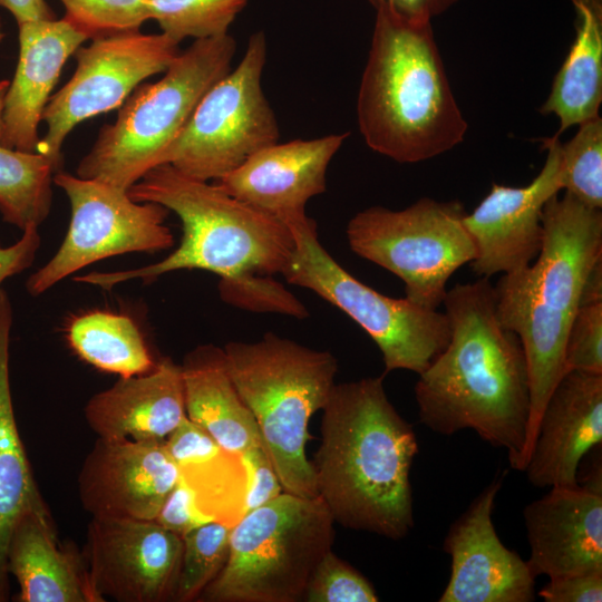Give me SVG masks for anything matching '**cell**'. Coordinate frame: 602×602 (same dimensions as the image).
Instances as JSON below:
<instances>
[{
    "instance_id": "5bb4252c",
    "label": "cell",
    "mask_w": 602,
    "mask_h": 602,
    "mask_svg": "<svg viewBox=\"0 0 602 602\" xmlns=\"http://www.w3.org/2000/svg\"><path fill=\"white\" fill-rule=\"evenodd\" d=\"M182 537L154 520L95 518L84 557L95 592L106 601H174Z\"/></svg>"
},
{
    "instance_id": "4dcf8cb0",
    "label": "cell",
    "mask_w": 602,
    "mask_h": 602,
    "mask_svg": "<svg viewBox=\"0 0 602 602\" xmlns=\"http://www.w3.org/2000/svg\"><path fill=\"white\" fill-rule=\"evenodd\" d=\"M230 532L227 525L208 522L182 537L183 550L174 601H197L219 575L227 559Z\"/></svg>"
},
{
    "instance_id": "9a60e30c",
    "label": "cell",
    "mask_w": 602,
    "mask_h": 602,
    "mask_svg": "<svg viewBox=\"0 0 602 602\" xmlns=\"http://www.w3.org/2000/svg\"><path fill=\"white\" fill-rule=\"evenodd\" d=\"M560 145L557 135L543 140L546 159L530 184L493 183L474 211L466 212L464 224L475 246L469 265L478 276L512 273L536 259L543 242V208L562 190Z\"/></svg>"
},
{
    "instance_id": "d6a6232c",
    "label": "cell",
    "mask_w": 602,
    "mask_h": 602,
    "mask_svg": "<svg viewBox=\"0 0 602 602\" xmlns=\"http://www.w3.org/2000/svg\"><path fill=\"white\" fill-rule=\"evenodd\" d=\"M66 19L87 39L139 30L149 20L148 0H59Z\"/></svg>"
},
{
    "instance_id": "cb8c5ba5",
    "label": "cell",
    "mask_w": 602,
    "mask_h": 602,
    "mask_svg": "<svg viewBox=\"0 0 602 602\" xmlns=\"http://www.w3.org/2000/svg\"><path fill=\"white\" fill-rule=\"evenodd\" d=\"M181 370L191 420L230 452L263 444L256 421L231 379L223 348L196 347L185 356Z\"/></svg>"
},
{
    "instance_id": "52a82bcc",
    "label": "cell",
    "mask_w": 602,
    "mask_h": 602,
    "mask_svg": "<svg viewBox=\"0 0 602 602\" xmlns=\"http://www.w3.org/2000/svg\"><path fill=\"white\" fill-rule=\"evenodd\" d=\"M235 51L230 33L194 40L159 80L134 89L116 120L100 128L76 175L128 191L159 165L203 96L232 69Z\"/></svg>"
},
{
    "instance_id": "ee69618b",
    "label": "cell",
    "mask_w": 602,
    "mask_h": 602,
    "mask_svg": "<svg viewBox=\"0 0 602 602\" xmlns=\"http://www.w3.org/2000/svg\"><path fill=\"white\" fill-rule=\"evenodd\" d=\"M8 87H9L8 80H0V135L2 130V110H3L4 97H6Z\"/></svg>"
},
{
    "instance_id": "ffe728a7",
    "label": "cell",
    "mask_w": 602,
    "mask_h": 602,
    "mask_svg": "<svg viewBox=\"0 0 602 602\" xmlns=\"http://www.w3.org/2000/svg\"><path fill=\"white\" fill-rule=\"evenodd\" d=\"M535 577L602 571V491L553 486L523 511Z\"/></svg>"
},
{
    "instance_id": "60d3db41",
    "label": "cell",
    "mask_w": 602,
    "mask_h": 602,
    "mask_svg": "<svg viewBox=\"0 0 602 602\" xmlns=\"http://www.w3.org/2000/svg\"><path fill=\"white\" fill-rule=\"evenodd\" d=\"M375 9L386 4L400 16L412 20H428L443 14L459 0H367Z\"/></svg>"
},
{
    "instance_id": "6da1fadb",
    "label": "cell",
    "mask_w": 602,
    "mask_h": 602,
    "mask_svg": "<svg viewBox=\"0 0 602 602\" xmlns=\"http://www.w3.org/2000/svg\"><path fill=\"white\" fill-rule=\"evenodd\" d=\"M443 305L450 339L415 385L419 420L444 436L474 430L522 472L531 410L522 343L498 321L487 278L456 284Z\"/></svg>"
},
{
    "instance_id": "f1b7e54d",
    "label": "cell",
    "mask_w": 602,
    "mask_h": 602,
    "mask_svg": "<svg viewBox=\"0 0 602 602\" xmlns=\"http://www.w3.org/2000/svg\"><path fill=\"white\" fill-rule=\"evenodd\" d=\"M48 157L0 144V213L2 220L20 229L39 226L49 215L54 175Z\"/></svg>"
},
{
    "instance_id": "7bdbcfd3",
    "label": "cell",
    "mask_w": 602,
    "mask_h": 602,
    "mask_svg": "<svg viewBox=\"0 0 602 602\" xmlns=\"http://www.w3.org/2000/svg\"><path fill=\"white\" fill-rule=\"evenodd\" d=\"M599 302H602V261L590 271L581 294V305Z\"/></svg>"
},
{
    "instance_id": "e575fe53",
    "label": "cell",
    "mask_w": 602,
    "mask_h": 602,
    "mask_svg": "<svg viewBox=\"0 0 602 602\" xmlns=\"http://www.w3.org/2000/svg\"><path fill=\"white\" fill-rule=\"evenodd\" d=\"M303 601L377 602L379 596L367 577L329 550L315 566Z\"/></svg>"
},
{
    "instance_id": "ba28073f",
    "label": "cell",
    "mask_w": 602,
    "mask_h": 602,
    "mask_svg": "<svg viewBox=\"0 0 602 602\" xmlns=\"http://www.w3.org/2000/svg\"><path fill=\"white\" fill-rule=\"evenodd\" d=\"M333 523L320 496L282 492L231 527L225 564L197 601H303L315 566L331 550Z\"/></svg>"
},
{
    "instance_id": "30bf717a",
    "label": "cell",
    "mask_w": 602,
    "mask_h": 602,
    "mask_svg": "<svg viewBox=\"0 0 602 602\" xmlns=\"http://www.w3.org/2000/svg\"><path fill=\"white\" fill-rule=\"evenodd\" d=\"M459 201L423 197L404 210L371 206L355 214L346 235L350 249L398 276L406 299L438 310L450 276L475 258Z\"/></svg>"
},
{
    "instance_id": "1f68e13d",
    "label": "cell",
    "mask_w": 602,
    "mask_h": 602,
    "mask_svg": "<svg viewBox=\"0 0 602 602\" xmlns=\"http://www.w3.org/2000/svg\"><path fill=\"white\" fill-rule=\"evenodd\" d=\"M562 190L584 205L602 208V118L579 125L575 135L560 145Z\"/></svg>"
},
{
    "instance_id": "7402d4cb",
    "label": "cell",
    "mask_w": 602,
    "mask_h": 602,
    "mask_svg": "<svg viewBox=\"0 0 602 602\" xmlns=\"http://www.w3.org/2000/svg\"><path fill=\"white\" fill-rule=\"evenodd\" d=\"M7 569L18 583V602H104L84 557L64 544L45 503L20 515L7 546Z\"/></svg>"
},
{
    "instance_id": "74e56055",
    "label": "cell",
    "mask_w": 602,
    "mask_h": 602,
    "mask_svg": "<svg viewBox=\"0 0 602 602\" xmlns=\"http://www.w3.org/2000/svg\"><path fill=\"white\" fill-rule=\"evenodd\" d=\"M154 521L181 537L192 530L212 522L198 509L193 492L181 476L165 498Z\"/></svg>"
},
{
    "instance_id": "836d02e7",
    "label": "cell",
    "mask_w": 602,
    "mask_h": 602,
    "mask_svg": "<svg viewBox=\"0 0 602 602\" xmlns=\"http://www.w3.org/2000/svg\"><path fill=\"white\" fill-rule=\"evenodd\" d=\"M220 297L242 310L280 313L298 319L309 315L305 305L270 274L246 273L221 279Z\"/></svg>"
},
{
    "instance_id": "f35d334b",
    "label": "cell",
    "mask_w": 602,
    "mask_h": 602,
    "mask_svg": "<svg viewBox=\"0 0 602 602\" xmlns=\"http://www.w3.org/2000/svg\"><path fill=\"white\" fill-rule=\"evenodd\" d=\"M548 580L537 593L545 602L602 601V571Z\"/></svg>"
},
{
    "instance_id": "277c9868",
    "label": "cell",
    "mask_w": 602,
    "mask_h": 602,
    "mask_svg": "<svg viewBox=\"0 0 602 602\" xmlns=\"http://www.w3.org/2000/svg\"><path fill=\"white\" fill-rule=\"evenodd\" d=\"M366 144L397 163L444 154L464 140L467 123L455 99L431 21L376 8L357 97Z\"/></svg>"
},
{
    "instance_id": "5b68a950",
    "label": "cell",
    "mask_w": 602,
    "mask_h": 602,
    "mask_svg": "<svg viewBox=\"0 0 602 602\" xmlns=\"http://www.w3.org/2000/svg\"><path fill=\"white\" fill-rule=\"evenodd\" d=\"M136 202L161 204L182 223L179 245L165 259L138 269L91 272L77 282L105 290L128 280L149 283L177 270H205L221 279L246 273H282L294 249L289 227L240 201L216 182L190 177L159 164L128 188Z\"/></svg>"
},
{
    "instance_id": "ab89813d",
    "label": "cell",
    "mask_w": 602,
    "mask_h": 602,
    "mask_svg": "<svg viewBox=\"0 0 602 602\" xmlns=\"http://www.w3.org/2000/svg\"><path fill=\"white\" fill-rule=\"evenodd\" d=\"M40 242L38 227L29 226L22 231L21 237L14 244L0 247V285L31 265Z\"/></svg>"
},
{
    "instance_id": "2e32d148",
    "label": "cell",
    "mask_w": 602,
    "mask_h": 602,
    "mask_svg": "<svg viewBox=\"0 0 602 602\" xmlns=\"http://www.w3.org/2000/svg\"><path fill=\"white\" fill-rule=\"evenodd\" d=\"M506 472L498 474L450 525L444 551L449 581L439 602H532L535 576L528 564L499 540L493 523L495 499Z\"/></svg>"
},
{
    "instance_id": "8992f818",
    "label": "cell",
    "mask_w": 602,
    "mask_h": 602,
    "mask_svg": "<svg viewBox=\"0 0 602 602\" xmlns=\"http://www.w3.org/2000/svg\"><path fill=\"white\" fill-rule=\"evenodd\" d=\"M231 379L252 412L284 492L319 496L305 456L312 415L326 406L338 372L336 357L273 332L224 348Z\"/></svg>"
},
{
    "instance_id": "8fae6325",
    "label": "cell",
    "mask_w": 602,
    "mask_h": 602,
    "mask_svg": "<svg viewBox=\"0 0 602 602\" xmlns=\"http://www.w3.org/2000/svg\"><path fill=\"white\" fill-rule=\"evenodd\" d=\"M268 41L253 32L239 65L212 86L159 164L201 181H217L258 151L279 142L275 114L262 89Z\"/></svg>"
},
{
    "instance_id": "484cf974",
    "label": "cell",
    "mask_w": 602,
    "mask_h": 602,
    "mask_svg": "<svg viewBox=\"0 0 602 602\" xmlns=\"http://www.w3.org/2000/svg\"><path fill=\"white\" fill-rule=\"evenodd\" d=\"M575 38L540 111L554 114L560 136L599 115L602 103V0H571Z\"/></svg>"
},
{
    "instance_id": "e0dca14e",
    "label": "cell",
    "mask_w": 602,
    "mask_h": 602,
    "mask_svg": "<svg viewBox=\"0 0 602 602\" xmlns=\"http://www.w3.org/2000/svg\"><path fill=\"white\" fill-rule=\"evenodd\" d=\"M178 478L164 440L98 437L81 465L78 494L91 517L152 521Z\"/></svg>"
},
{
    "instance_id": "ac0fdd59",
    "label": "cell",
    "mask_w": 602,
    "mask_h": 602,
    "mask_svg": "<svg viewBox=\"0 0 602 602\" xmlns=\"http://www.w3.org/2000/svg\"><path fill=\"white\" fill-rule=\"evenodd\" d=\"M349 133L266 146L216 182L240 201L284 224L305 214V204L326 192L327 171Z\"/></svg>"
},
{
    "instance_id": "83f0119b",
    "label": "cell",
    "mask_w": 602,
    "mask_h": 602,
    "mask_svg": "<svg viewBox=\"0 0 602 602\" xmlns=\"http://www.w3.org/2000/svg\"><path fill=\"white\" fill-rule=\"evenodd\" d=\"M177 466L196 506L212 522L233 527L244 516L246 472L240 453L215 444Z\"/></svg>"
},
{
    "instance_id": "f6af8a7d",
    "label": "cell",
    "mask_w": 602,
    "mask_h": 602,
    "mask_svg": "<svg viewBox=\"0 0 602 602\" xmlns=\"http://www.w3.org/2000/svg\"><path fill=\"white\" fill-rule=\"evenodd\" d=\"M3 37H4V33L2 31V23H1V20H0V42L2 41Z\"/></svg>"
},
{
    "instance_id": "4fadbf2b",
    "label": "cell",
    "mask_w": 602,
    "mask_h": 602,
    "mask_svg": "<svg viewBox=\"0 0 602 602\" xmlns=\"http://www.w3.org/2000/svg\"><path fill=\"white\" fill-rule=\"evenodd\" d=\"M163 32L139 30L93 39L75 52L71 78L51 95L42 114L46 133L37 152L61 171V147L75 126L120 107L148 77L164 72L181 52Z\"/></svg>"
},
{
    "instance_id": "d6986e66",
    "label": "cell",
    "mask_w": 602,
    "mask_h": 602,
    "mask_svg": "<svg viewBox=\"0 0 602 602\" xmlns=\"http://www.w3.org/2000/svg\"><path fill=\"white\" fill-rule=\"evenodd\" d=\"M602 443V375L567 370L541 414L523 472L536 487L575 486L584 457Z\"/></svg>"
},
{
    "instance_id": "f546056e",
    "label": "cell",
    "mask_w": 602,
    "mask_h": 602,
    "mask_svg": "<svg viewBox=\"0 0 602 602\" xmlns=\"http://www.w3.org/2000/svg\"><path fill=\"white\" fill-rule=\"evenodd\" d=\"M249 0H148V18L176 42L229 33Z\"/></svg>"
},
{
    "instance_id": "8d00e7d4",
    "label": "cell",
    "mask_w": 602,
    "mask_h": 602,
    "mask_svg": "<svg viewBox=\"0 0 602 602\" xmlns=\"http://www.w3.org/2000/svg\"><path fill=\"white\" fill-rule=\"evenodd\" d=\"M240 455L246 472L245 515L284 491L263 444L252 446Z\"/></svg>"
},
{
    "instance_id": "7a4b0ae2",
    "label": "cell",
    "mask_w": 602,
    "mask_h": 602,
    "mask_svg": "<svg viewBox=\"0 0 602 602\" xmlns=\"http://www.w3.org/2000/svg\"><path fill=\"white\" fill-rule=\"evenodd\" d=\"M383 377L334 383L311 464L334 522L397 541L414 527L410 470L419 447Z\"/></svg>"
},
{
    "instance_id": "b9f144b4",
    "label": "cell",
    "mask_w": 602,
    "mask_h": 602,
    "mask_svg": "<svg viewBox=\"0 0 602 602\" xmlns=\"http://www.w3.org/2000/svg\"><path fill=\"white\" fill-rule=\"evenodd\" d=\"M0 7L7 9L18 25L26 21L56 19L55 12L46 0H0Z\"/></svg>"
},
{
    "instance_id": "44dd1931",
    "label": "cell",
    "mask_w": 602,
    "mask_h": 602,
    "mask_svg": "<svg viewBox=\"0 0 602 602\" xmlns=\"http://www.w3.org/2000/svg\"><path fill=\"white\" fill-rule=\"evenodd\" d=\"M19 57L2 110V146L37 152L38 127L70 56L87 40L66 19L35 20L18 25Z\"/></svg>"
},
{
    "instance_id": "d590c367",
    "label": "cell",
    "mask_w": 602,
    "mask_h": 602,
    "mask_svg": "<svg viewBox=\"0 0 602 602\" xmlns=\"http://www.w3.org/2000/svg\"><path fill=\"white\" fill-rule=\"evenodd\" d=\"M565 368L602 375V302L581 305L571 323Z\"/></svg>"
},
{
    "instance_id": "d4e9b609",
    "label": "cell",
    "mask_w": 602,
    "mask_h": 602,
    "mask_svg": "<svg viewBox=\"0 0 602 602\" xmlns=\"http://www.w3.org/2000/svg\"><path fill=\"white\" fill-rule=\"evenodd\" d=\"M12 308L0 289V602L11 598L7 546L14 523L27 509L45 503L20 437L10 388Z\"/></svg>"
},
{
    "instance_id": "4316f807",
    "label": "cell",
    "mask_w": 602,
    "mask_h": 602,
    "mask_svg": "<svg viewBox=\"0 0 602 602\" xmlns=\"http://www.w3.org/2000/svg\"><path fill=\"white\" fill-rule=\"evenodd\" d=\"M68 341L82 360L119 377L143 375L156 366L138 327L123 314L79 315L69 326Z\"/></svg>"
},
{
    "instance_id": "3957f363",
    "label": "cell",
    "mask_w": 602,
    "mask_h": 602,
    "mask_svg": "<svg viewBox=\"0 0 602 602\" xmlns=\"http://www.w3.org/2000/svg\"><path fill=\"white\" fill-rule=\"evenodd\" d=\"M542 226L543 242L535 262L502 274L494 285L498 321L518 337L528 368L531 410L522 472L544 406L566 372V338L585 280L602 261L601 210L565 192L547 201Z\"/></svg>"
},
{
    "instance_id": "9c48e42d",
    "label": "cell",
    "mask_w": 602,
    "mask_h": 602,
    "mask_svg": "<svg viewBox=\"0 0 602 602\" xmlns=\"http://www.w3.org/2000/svg\"><path fill=\"white\" fill-rule=\"evenodd\" d=\"M285 225L294 249L281 274L352 319L379 348L383 375L399 369L419 375L446 348L450 323L445 312L387 297L356 279L323 247L317 223L307 214Z\"/></svg>"
},
{
    "instance_id": "603a6c76",
    "label": "cell",
    "mask_w": 602,
    "mask_h": 602,
    "mask_svg": "<svg viewBox=\"0 0 602 602\" xmlns=\"http://www.w3.org/2000/svg\"><path fill=\"white\" fill-rule=\"evenodd\" d=\"M84 415L100 438L165 440L186 417L181 366L163 358L146 373L120 377Z\"/></svg>"
},
{
    "instance_id": "7c38bea8",
    "label": "cell",
    "mask_w": 602,
    "mask_h": 602,
    "mask_svg": "<svg viewBox=\"0 0 602 602\" xmlns=\"http://www.w3.org/2000/svg\"><path fill=\"white\" fill-rule=\"evenodd\" d=\"M54 183L69 198L71 219L57 253L26 283L31 295L42 294L80 269L128 252H157L174 244L165 220L168 210L136 202L126 190L59 171Z\"/></svg>"
}]
</instances>
